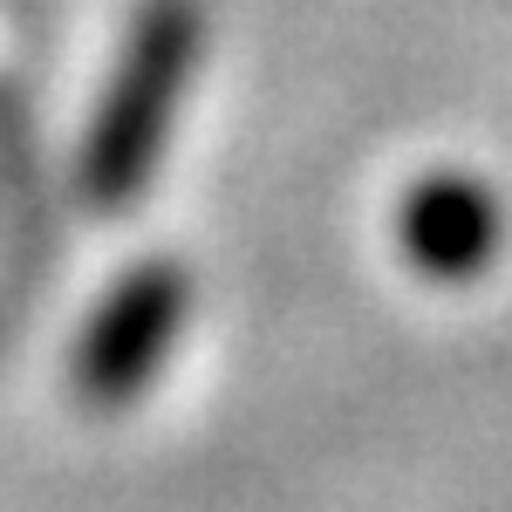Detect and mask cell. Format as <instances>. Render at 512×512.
Listing matches in <instances>:
<instances>
[{"label": "cell", "mask_w": 512, "mask_h": 512, "mask_svg": "<svg viewBox=\"0 0 512 512\" xmlns=\"http://www.w3.org/2000/svg\"><path fill=\"white\" fill-rule=\"evenodd\" d=\"M198 48H205L198 0H144L137 7L117 76L103 89L89 144H82V198L96 212H123L144 198L164 144H171V117H178V96L198 69Z\"/></svg>", "instance_id": "cell-1"}, {"label": "cell", "mask_w": 512, "mask_h": 512, "mask_svg": "<svg viewBox=\"0 0 512 512\" xmlns=\"http://www.w3.org/2000/svg\"><path fill=\"white\" fill-rule=\"evenodd\" d=\"M192 315V280L171 260H144L103 294V308L89 315L76 342V390L96 410H117L130 396L151 390L164 355L178 342V328Z\"/></svg>", "instance_id": "cell-2"}, {"label": "cell", "mask_w": 512, "mask_h": 512, "mask_svg": "<svg viewBox=\"0 0 512 512\" xmlns=\"http://www.w3.org/2000/svg\"><path fill=\"white\" fill-rule=\"evenodd\" d=\"M506 212L485 178L472 171H424L410 192L396 198V253L424 280H478L499 260Z\"/></svg>", "instance_id": "cell-3"}]
</instances>
